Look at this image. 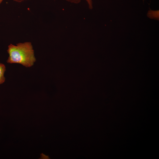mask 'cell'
Here are the masks:
<instances>
[{"label": "cell", "mask_w": 159, "mask_h": 159, "mask_svg": "<svg viewBox=\"0 0 159 159\" xmlns=\"http://www.w3.org/2000/svg\"><path fill=\"white\" fill-rule=\"evenodd\" d=\"M9 57L8 63H18L26 67L32 66L36 61L31 43L26 42L19 43L16 46L10 44L7 50Z\"/></svg>", "instance_id": "6da1fadb"}, {"label": "cell", "mask_w": 159, "mask_h": 159, "mask_svg": "<svg viewBox=\"0 0 159 159\" xmlns=\"http://www.w3.org/2000/svg\"><path fill=\"white\" fill-rule=\"evenodd\" d=\"M147 16L150 19L159 20V10H153L150 9L148 11Z\"/></svg>", "instance_id": "7a4b0ae2"}, {"label": "cell", "mask_w": 159, "mask_h": 159, "mask_svg": "<svg viewBox=\"0 0 159 159\" xmlns=\"http://www.w3.org/2000/svg\"><path fill=\"white\" fill-rule=\"evenodd\" d=\"M6 70L5 65L0 62V84L3 83L5 81L4 73Z\"/></svg>", "instance_id": "3957f363"}, {"label": "cell", "mask_w": 159, "mask_h": 159, "mask_svg": "<svg viewBox=\"0 0 159 159\" xmlns=\"http://www.w3.org/2000/svg\"><path fill=\"white\" fill-rule=\"evenodd\" d=\"M67 1L72 3L78 4L81 1V0H66ZM87 2L89 8L92 9L93 8L92 0H85Z\"/></svg>", "instance_id": "277c9868"}, {"label": "cell", "mask_w": 159, "mask_h": 159, "mask_svg": "<svg viewBox=\"0 0 159 159\" xmlns=\"http://www.w3.org/2000/svg\"><path fill=\"white\" fill-rule=\"evenodd\" d=\"M14 1H16V2H21L22 1H24L26 0H13Z\"/></svg>", "instance_id": "5b68a950"}, {"label": "cell", "mask_w": 159, "mask_h": 159, "mask_svg": "<svg viewBox=\"0 0 159 159\" xmlns=\"http://www.w3.org/2000/svg\"><path fill=\"white\" fill-rule=\"evenodd\" d=\"M3 1V0H0V4H1V3Z\"/></svg>", "instance_id": "8992f818"}, {"label": "cell", "mask_w": 159, "mask_h": 159, "mask_svg": "<svg viewBox=\"0 0 159 159\" xmlns=\"http://www.w3.org/2000/svg\"><path fill=\"white\" fill-rule=\"evenodd\" d=\"M143 1L144 2V0H143Z\"/></svg>", "instance_id": "52a82bcc"}]
</instances>
